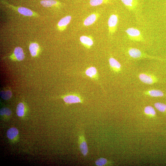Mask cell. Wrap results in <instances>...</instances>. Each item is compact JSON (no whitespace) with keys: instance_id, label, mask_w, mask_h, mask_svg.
<instances>
[{"instance_id":"cell-2","label":"cell","mask_w":166,"mask_h":166,"mask_svg":"<svg viewBox=\"0 0 166 166\" xmlns=\"http://www.w3.org/2000/svg\"><path fill=\"white\" fill-rule=\"evenodd\" d=\"M63 99L65 103L69 104L83 103L84 102V98L82 96L76 93L67 95L63 98Z\"/></svg>"},{"instance_id":"cell-23","label":"cell","mask_w":166,"mask_h":166,"mask_svg":"<svg viewBox=\"0 0 166 166\" xmlns=\"http://www.w3.org/2000/svg\"><path fill=\"white\" fill-rule=\"evenodd\" d=\"M155 108L158 111L162 112L166 111V105L161 103H157L154 104Z\"/></svg>"},{"instance_id":"cell-10","label":"cell","mask_w":166,"mask_h":166,"mask_svg":"<svg viewBox=\"0 0 166 166\" xmlns=\"http://www.w3.org/2000/svg\"><path fill=\"white\" fill-rule=\"evenodd\" d=\"M127 8L131 10L135 9L138 4V0H121Z\"/></svg>"},{"instance_id":"cell-24","label":"cell","mask_w":166,"mask_h":166,"mask_svg":"<svg viewBox=\"0 0 166 166\" xmlns=\"http://www.w3.org/2000/svg\"><path fill=\"white\" fill-rule=\"evenodd\" d=\"M108 1V0H90V3L91 6H97Z\"/></svg>"},{"instance_id":"cell-1","label":"cell","mask_w":166,"mask_h":166,"mask_svg":"<svg viewBox=\"0 0 166 166\" xmlns=\"http://www.w3.org/2000/svg\"><path fill=\"white\" fill-rule=\"evenodd\" d=\"M78 143L80 152L85 157L88 153V148L83 131L80 132L78 137Z\"/></svg>"},{"instance_id":"cell-19","label":"cell","mask_w":166,"mask_h":166,"mask_svg":"<svg viewBox=\"0 0 166 166\" xmlns=\"http://www.w3.org/2000/svg\"><path fill=\"white\" fill-rule=\"evenodd\" d=\"M24 106L22 103H20L17 106V113L19 117L23 116L24 113Z\"/></svg>"},{"instance_id":"cell-14","label":"cell","mask_w":166,"mask_h":166,"mask_svg":"<svg viewBox=\"0 0 166 166\" xmlns=\"http://www.w3.org/2000/svg\"><path fill=\"white\" fill-rule=\"evenodd\" d=\"M39 49L38 44L36 43H32L29 46V49L32 56L35 57L37 56V53Z\"/></svg>"},{"instance_id":"cell-12","label":"cell","mask_w":166,"mask_h":166,"mask_svg":"<svg viewBox=\"0 0 166 166\" xmlns=\"http://www.w3.org/2000/svg\"><path fill=\"white\" fill-rule=\"evenodd\" d=\"M14 55L16 58L19 61H22L25 58L23 51L22 48L19 47L15 48L14 51Z\"/></svg>"},{"instance_id":"cell-18","label":"cell","mask_w":166,"mask_h":166,"mask_svg":"<svg viewBox=\"0 0 166 166\" xmlns=\"http://www.w3.org/2000/svg\"><path fill=\"white\" fill-rule=\"evenodd\" d=\"M96 19V16L94 14L91 15L89 16L84 21V24L86 26H89L93 24Z\"/></svg>"},{"instance_id":"cell-17","label":"cell","mask_w":166,"mask_h":166,"mask_svg":"<svg viewBox=\"0 0 166 166\" xmlns=\"http://www.w3.org/2000/svg\"><path fill=\"white\" fill-rule=\"evenodd\" d=\"M80 39L82 43L88 47H90L93 44L92 40L87 36H82Z\"/></svg>"},{"instance_id":"cell-9","label":"cell","mask_w":166,"mask_h":166,"mask_svg":"<svg viewBox=\"0 0 166 166\" xmlns=\"http://www.w3.org/2000/svg\"><path fill=\"white\" fill-rule=\"evenodd\" d=\"M109 63L111 68L115 72H119L121 70V65L120 63L113 58H109Z\"/></svg>"},{"instance_id":"cell-6","label":"cell","mask_w":166,"mask_h":166,"mask_svg":"<svg viewBox=\"0 0 166 166\" xmlns=\"http://www.w3.org/2000/svg\"><path fill=\"white\" fill-rule=\"evenodd\" d=\"M128 53L131 57L133 58H154L143 53L140 50L135 48H130L128 50Z\"/></svg>"},{"instance_id":"cell-7","label":"cell","mask_w":166,"mask_h":166,"mask_svg":"<svg viewBox=\"0 0 166 166\" xmlns=\"http://www.w3.org/2000/svg\"><path fill=\"white\" fill-rule=\"evenodd\" d=\"M85 74L88 77L92 78L93 80L97 81L99 76L97 69L94 67H90L88 68L85 70Z\"/></svg>"},{"instance_id":"cell-15","label":"cell","mask_w":166,"mask_h":166,"mask_svg":"<svg viewBox=\"0 0 166 166\" xmlns=\"http://www.w3.org/2000/svg\"><path fill=\"white\" fill-rule=\"evenodd\" d=\"M18 134L19 131L17 128L14 127L10 128L7 133V136L10 140H13Z\"/></svg>"},{"instance_id":"cell-16","label":"cell","mask_w":166,"mask_h":166,"mask_svg":"<svg viewBox=\"0 0 166 166\" xmlns=\"http://www.w3.org/2000/svg\"><path fill=\"white\" fill-rule=\"evenodd\" d=\"M72 19L71 16H67L62 19L58 22V26L60 28L64 27L70 23Z\"/></svg>"},{"instance_id":"cell-11","label":"cell","mask_w":166,"mask_h":166,"mask_svg":"<svg viewBox=\"0 0 166 166\" xmlns=\"http://www.w3.org/2000/svg\"><path fill=\"white\" fill-rule=\"evenodd\" d=\"M144 93L153 97H162L164 96V93L162 91L156 89L147 90L144 92Z\"/></svg>"},{"instance_id":"cell-21","label":"cell","mask_w":166,"mask_h":166,"mask_svg":"<svg viewBox=\"0 0 166 166\" xmlns=\"http://www.w3.org/2000/svg\"><path fill=\"white\" fill-rule=\"evenodd\" d=\"M108 161L106 158H100L96 160L95 162V165L98 166H105L108 164Z\"/></svg>"},{"instance_id":"cell-20","label":"cell","mask_w":166,"mask_h":166,"mask_svg":"<svg viewBox=\"0 0 166 166\" xmlns=\"http://www.w3.org/2000/svg\"><path fill=\"white\" fill-rule=\"evenodd\" d=\"M12 95V92L10 90L2 91L1 92V97L5 100H8L11 98Z\"/></svg>"},{"instance_id":"cell-3","label":"cell","mask_w":166,"mask_h":166,"mask_svg":"<svg viewBox=\"0 0 166 166\" xmlns=\"http://www.w3.org/2000/svg\"><path fill=\"white\" fill-rule=\"evenodd\" d=\"M126 32L131 40L136 41L143 40V38L141 32L138 29L133 28H129Z\"/></svg>"},{"instance_id":"cell-5","label":"cell","mask_w":166,"mask_h":166,"mask_svg":"<svg viewBox=\"0 0 166 166\" xmlns=\"http://www.w3.org/2000/svg\"><path fill=\"white\" fill-rule=\"evenodd\" d=\"M1 1L2 3L6 5L8 7L15 10H17L19 13L23 15L26 16V17H32V16L36 15L35 13L28 8L24 7H15L9 4L3 0H1Z\"/></svg>"},{"instance_id":"cell-8","label":"cell","mask_w":166,"mask_h":166,"mask_svg":"<svg viewBox=\"0 0 166 166\" xmlns=\"http://www.w3.org/2000/svg\"><path fill=\"white\" fill-rule=\"evenodd\" d=\"M118 22V18L116 15L113 14L110 16L108 21V25L111 33H113L115 30Z\"/></svg>"},{"instance_id":"cell-25","label":"cell","mask_w":166,"mask_h":166,"mask_svg":"<svg viewBox=\"0 0 166 166\" xmlns=\"http://www.w3.org/2000/svg\"><path fill=\"white\" fill-rule=\"evenodd\" d=\"M12 114V111L9 109L7 108H3L1 109L0 111V114L2 116H10Z\"/></svg>"},{"instance_id":"cell-4","label":"cell","mask_w":166,"mask_h":166,"mask_svg":"<svg viewBox=\"0 0 166 166\" xmlns=\"http://www.w3.org/2000/svg\"><path fill=\"white\" fill-rule=\"evenodd\" d=\"M138 77L141 82L147 84H153L157 83L158 81L157 78L151 74L141 73L139 74Z\"/></svg>"},{"instance_id":"cell-22","label":"cell","mask_w":166,"mask_h":166,"mask_svg":"<svg viewBox=\"0 0 166 166\" xmlns=\"http://www.w3.org/2000/svg\"><path fill=\"white\" fill-rule=\"evenodd\" d=\"M145 113L148 115L154 116L156 115V112L154 109L151 106H148L144 109Z\"/></svg>"},{"instance_id":"cell-13","label":"cell","mask_w":166,"mask_h":166,"mask_svg":"<svg viewBox=\"0 0 166 166\" xmlns=\"http://www.w3.org/2000/svg\"><path fill=\"white\" fill-rule=\"evenodd\" d=\"M42 6L49 8L56 6L60 4V3L55 0H42L40 2Z\"/></svg>"}]
</instances>
